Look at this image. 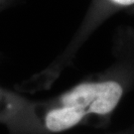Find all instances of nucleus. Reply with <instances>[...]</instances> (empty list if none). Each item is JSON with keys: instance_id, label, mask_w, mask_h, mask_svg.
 I'll return each mask as SVG.
<instances>
[{"instance_id": "2", "label": "nucleus", "mask_w": 134, "mask_h": 134, "mask_svg": "<svg viewBox=\"0 0 134 134\" xmlns=\"http://www.w3.org/2000/svg\"><path fill=\"white\" fill-rule=\"evenodd\" d=\"M30 107L20 96L0 88V122L8 125L13 134H43L39 118L29 115Z\"/></svg>"}, {"instance_id": "5", "label": "nucleus", "mask_w": 134, "mask_h": 134, "mask_svg": "<svg viewBox=\"0 0 134 134\" xmlns=\"http://www.w3.org/2000/svg\"><path fill=\"white\" fill-rule=\"evenodd\" d=\"M0 1H1V0H0Z\"/></svg>"}, {"instance_id": "1", "label": "nucleus", "mask_w": 134, "mask_h": 134, "mask_svg": "<svg viewBox=\"0 0 134 134\" xmlns=\"http://www.w3.org/2000/svg\"><path fill=\"white\" fill-rule=\"evenodd\" d=\"M124 94V85L113 79L79 83L38 112L44 132L59 133L80 125L88 116H107Z\"/></svg>"}, {"instance_id": "3", "label": "nucleus", "mask_w": 134, "mask_h": 134, "mask_svg": "<svg viewBox=\"0 0 134 134\" xmlns=\"http://www.w3.org/2000/svg\"><path fill=\"white\" fill-rule=\"evenodd\" d=\"M110 1L120 6H129L134 4V0H110Z\"/></svg>"}, {"instance_id": "4", "label": "nucleus", "mask_w": 134, "mask_h": 134, "mask_svg": "<svg viewBox=\"0 0 134 134\" xmlns=\"http://www.w3.org/2000/svg\"><path fill=\"white\" fill-rule=\"evenodd\" d=\"M118 134H134L133 132H123V133H118Z\"/></svg>"}]
</instances>
